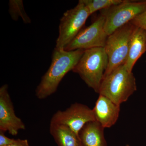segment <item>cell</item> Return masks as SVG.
I'll use <instances>...</instances> for the list:
<instances>
[{
  "label": "cell",
  "instance_id": "obj_1",
  "mask_svg": "<svg viewBox=\"0 0 146 146\" xmlns=\"http://www.w3.org/2000/svg\"><path fill=\"white\" fill-rule=\"evenodd\" d=\"M84 51L82 49L68 51L54 48L49 68L35 89V96L38 99H45L55 93L61 80L66 74L73 70Z\"/></svg>",
  "mask_w": 146,
  "mask_h": 146
},
{
  "label": "cell",
  "instance_id": "obj_2",
  "mask_svg": "<svg viewBox=\"0 0 146 146\" xmlns=\"http://www.w3.org/2000/svg\"><path fill=\"white\" fill-rule=\"evenodd\" d=\"M108 62L104 47L84 50L72 71L78 74L87 86L99 94Z\"/></svg>",
  "mask_w": 146,
  "mask_h": 146
},
{
  "label": "cell",
  "instance_id": "obj_3",
  "mask_svg": "<svg viewBox=\"0 0 146 146\" xmlns=\"http://www.w3.org/2000/svg\"><path fill=\"white\" fill-rule=\"evenodd\" d=\"M136 90V80L133 73L129 72L123 65L104 76L99 94L120 106Z\"/></svg>",
  "mask_w": 146,
  "mask_h": 146
},
{
  "label": "cell",
  "instance_id": "obj_4",
  "mask_svg": "<svg viewBox=\"0 0 146 146\" xmlns=\"http://www.w3.org/2000/svg\"><path fill=\"white\" fill-rule=\"evenodd\" d=\"M136 27L129 22L108 36L104 48L109 62L104 76L119 66L124 65L127 58L131 37Z\"/></svg>",
  "mask_w": 146,
  "mask_h": 146
},
{
  "label": "cell",
  "instance_id": "obj_5",
  "mask_svg": "<svg viewBox=\"0 0 146 146\" xmlns=\"http://www.w3.org/2000/svg\"><path fill=\"white\" fill-rule=\"evenodd\" d=\"M145 10L146 1L124 0L121 3L101 10L100 14L105 17V31L109 36Z\"/></svg>",
  "mask_w": 146,
  "mask_h": 146
},
{
  "label": "cell",
  "instance_id": "obj_6",
  "mask_svg": "<svg viewBox=\"0 0 146 146\" xmlns=\"http://www.w3.org/2000/svg\"><path fill=\"white\" fill-rule=\"evenodd\" d=\"M90 15L88 9L80 0L75 7L65 12L60 20L56 48L64 49L82 29Z\"/></svg>",
  "mask_w": 146,
  "mask_h": 146
},
{
  "label": "cell",
  "instance_id": "obj_7",
  "mask_svg": "<svg viewBox=\"0 0 146 146\" xmlns=\"http://www.w3.org/2000/svg\"><path fill=\"white\" fill-rule=\"evenodd\" d=\"M104 24L105 17L100 14L89 26L82 29L64 50L70 51L104 47L108 36Z\"/></svg>",
  "mask_w": 146,
  "mask_h": 146
},
{
  "label": "cell",
  "instance_id": "obj_8",
  "mask_svg": "<svg viewBox=\"0 0 146 146\" xmlns=\"http://www.w3.org/2000/svg\"><path fill=\"white\" fill-rule=\"evenodd\" d=\"M96 121L93 109L75 103L65 110H58L53 115L50 124L67 127L79 137L80 131L87 123Z\"/></svg>",
  "mask_w": 146,
  "mask_h": 146
},
{
  "label": "cell",
  "instance_id": "obj_9",
  "mask_svg": "<svg viewBox=\"0 0 146 146\" xmlns=\"http://www.w3.org/2000/svg\"><path fill=\"white\" fill-rule=\"evenodd\" d=\"M25 129V123L15 113L8 85L4 84L0 88V131L16 136Z\"/></svg>",
  "mask_w": 146,
  "mask_h": 146
},
{
  "label": "cell",
  "instance_id": "obj_10",
  "mask_svg": "<svg viewBox=\"0 0 146 146\" xmlns=\"http://www.w3.org/2000/svg\"><path fill=\"white\" fill-rule=\"evenodd\" d=\"M95 120L104 128L114 125L119 116L120 106L99 95L93 109Z\"/></svg>",
  "mask_w": 146,
  "mask_h": 146
},
{
  "label": "cell",
  "instance_id": "obj_11",
  "mask_svg": "<svg viewBox=\"0 0 146 146\" xmlns=\"http://www.w3.org/2000/svg\"><path fill=\"white\" fill-rule=\"evenodd\" d=\"M146 51V32L136 27L129 42L127 58L124 65L129 72H132L133 66Z\"/></svg>",
  "mask_w": 146,
  "mask_h": 146
},
{
  "label": "cell",
  "instance_id": "obj_12",
  "mask_svg": "<svg viewBox=\"0 0 146 146\" xmlns=\"http://www.w3.org/2000/svg\"><path fill=\"white\" fill-rule=\"evenodd\" d=\"M104 129L96 121L86 123L79 134L81 145L82 146H107Z\"/></svg>",
  "mask_w": 146,
  "mask_h": 146
},
{
  "label": "cell",
  "instance_id": "obj_13",
  "mask_svg": "<svg viewBox=\"0 0 146 146\" xmlns=\"http://www.w3.org/2000/svg\"><path fill=\"white\" fill-rule=\"evenodd\" d=\"M49 129L58 146H79V137L67 127L50 123Z\"/></svg>",
  "mask_w": 146,
  "mask_h": 146
},
{
  "label": "cell",
  "instance_id": "obj_14",
  "mask_svg": "<svg viewBox=\"0 0 146 146\" xmlns=\"http://www.w3.org/2000/svg\"><path fill=\"white\" fill-rule=\"evenodd\" d=\"M9 12L14 21H17L19 17H21L25 23H31V19L26 12L22 0H10Z\"/></svg>",
  "mask_w": 146,
  "mask_h": 146
},
{
  "label": "cell",
  "instance_id": "obj_15",
  "mask_svg": "<svg viewBox=\"0 0 146 146\" xmlns=\"http://www.w3.org/2000/svg\"><path fill=\"white\" fill-rule=\"evenodd\" d=\"M88 9L90 14L121 3L124 0H80Z\"/></svg>",
  "mask_w": 146,
  "mask_h": 146
},
{
  "label": "cell",
  "instance_id": "obj_16",
  "mask_svg": "<svg viewBox=\"0 0 146 146\" xmlns=\"http://www.w3.org/2000/svg\"><path fill=\"white\" fill-rule=\"evenodd\" d=\"M130 22L135 27L142 29L146 32V10L138 15Z\"/></svg>",
  "mask_w": 146,
  "mask_h": 146
},
{
  "label": "cell",
  "instance_id": "obj_17",
  "mask_svg": "<svg viewBox=\"0 0 146 146\" xmlns=\"http://www.w3.org/2000/svg\"><path fill=\"white\" fill-rule=\"evenodd\" d=\"M15 139L8 138L5 135V132L0 131V146H7L12 144Z\"/></svg>",
  "mask_w": 146,
  "mask_h": 146
},
{
  "label": "cell",
  "instance_id": "obj_18",
  "mask_svg": "<svg viewBox=\"0 0 146 146\" xmlns=\"http://www.w3.org/2000/svg\"><path fill=\"white\" fill-rule=\"evenodd\" d=\"M7 146H30L29 141L27 139H15L13 143Z\"/></svg>",
  "mask_w": 146,
  "mask_h": 146
},
{
  "label": "cell",
  "instance_id": "obj_19",
  "mask_svg": "<svg viewBox=\"0 0 146 146\" xmlns=\"http://www.w3.org/2000/svg\"><path fill=\"white\" fill-rule=\"evenodd\" d=\"M79 146H82V145H81V143H80H80L79 145Z\"/></svg>",
  "mask_w": 146,
  "mask_h": 146
}]
</instances>
